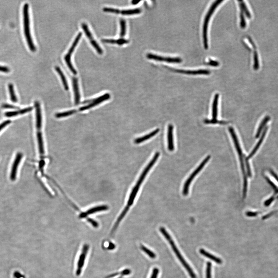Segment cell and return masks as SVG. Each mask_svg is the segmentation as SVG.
<instances>
[{
  "label": "cell",
  "mask_w": 278,
  "mask_h": 278,
  "mask_svg": "<svg viewBox=\"0 0 278 278\" xmlns=\"http://www.w3.org/2000/svg\"><path fill=\"white\" fill-rule=\"evenodd\" d=\"M160 154L158 152H157V153H155L154 156L153 157L152 159L151 160L149 164L145 168L141 175H140V178L138 180L135 185L132 189V192H131L129 197L128 203H127V206H128V207H130V206L133 204L135 199L136 195H137V193H138L139 190L140 189L143 182L145 180V177H146L147 175L148 174V173L150 171L151 169L152 168L153 165L155 164L156 162H157V160L159 158Z\"/></svg>",
  "instance_id": "1"
},
{
  "label": "cell",
  "mask_w": 278,
  "mask_h": 278,
  "mask_svg": "<svg viewBox=\"0 0 278 278\" xmlns=\"http://www.w3.org/2000/svg\"><path fill=\"white\" fill-rule=\"evenodd\" d=\"M159 230L161 233L164 236L165 238L167 240L168 243H169L170 245H171V247L172 248L175 254H176L177 257L178 258L179 261L181 262L182 265H183V266H184V267L185 268V269L188 271L191 278H197L195 274L193 272V269H192V268L190 267L189 265L188 264L186 261L184 259V258H183L182 256V255L181 253H180L178 249H177V247L176 245H175L174 240H172V238L171 237V236L168 233V232L166 231L164 227H162L160 228Z\"/></svg>",
  "instance_id": "2"
},
{
  "label": "cell",
  "mask_w": 278,
  "mask_h": 278,
  "mask_svg": "<svg viewBox=\"0 0 278 278\" xmlns=\"http://www.w3.org/2000/svg\"><path fill=\"white\" fill-rule=\"evenodd\" d=\"M29 8V6L28 4H24L23 7V25L24 35L25 36L26 40L30 50L31 51L35 52L36 51V48L34 43L30 32Z\"/></svg>",
  "instance_id": "3"
},
{
  "label": "cell",
  "mask_w": 278,
  "mask_h": 278,
  "mask_svg": "<svg viewBox=\"0 0 278 278\" xmlns=\"http://www.w3.org/2000/svg\"><path fill=\"white\" fill-rule=\"evenodd\" d=\"M223 2L222 0H217L215 1L212 4L211 7L209 9L208 11L206 14V17H205L204 20V24L203 26V40L204 47L205 49H207L208 48V38H207V30L208 27L209 21H210V18L214 13V11H215V9L218 7L219 4L222 2Z\"/></svg>",
  "instance_id": "4"
},
{
  "label": "cell",
  "mask_w": 278,
  "mask_h": 278,
  "mask_svg": "<svg viewBox=\"0 0 278 278\" xmlns=\"http://www.w3.org/2000/svg\"><path fill=\"white\" fill-rule=\"evenodd\" d=\"M82 32H79L78 34L76 36V38H75L74 41L73 43H72V45H71V48L69 49L68 53L65 55L64 58L65 62L66 64H67V66H68L69 69L70 71H71V72L75 75L77 74V72L76 70L75 69L72 63H71V55H72L73 53V52L74 51L76 45L78 44L79 40L81 39L82 36Z\"/></svg>",
  "instance_id": "5"
},
{
  "label": "cell",
  "mask_w": 278,
  "mask_h": 278,
  "mask_svg": "<svg viewBox=\"0 0 278 278\" xmlns=\"http://www.w3.org/2000/svg\"><path fill=\"white\" fill-rule=\"evenodd\" d=\"M210 155L206 157V158L202 161V163L200 164L199 167L193 171V174L190 176L186 180V181H185L183 190V194L184 196L188 195V193H189L190 185L192 182L193 181V179L195 177L196 175L198 174L199 173L203 168L206 163L210 160Z\"/></svg>",
  "instance_id": "6"
},
{
  "label": "cell",
  "mask_w": 278,
  "mask_h": 278,
  "mask_svg": "<svg viewBox=\"0 0 278 278\" xmlns=\"http://www.w3.org/2000/svg\"><path fill=\"white\" fill-rule=\"evenodd\" d=\"M146 58L148 59L158 61V62H163L168 63H179L182 62V60L179 57H166L157 55L156 54L148 53L146 55Z\"/></svg>",
  "instance_id": "7"
},
{
  "label": "cell",
  "mask_w": 278,
  "mask_h": 278,
  "mask_svg": "<svg viewBox=\"0 0 278 278\" xmlns=\"http://www.w3.org/2000/svg\"><path fill=\"white\" fill-rule=\"evenodd\" d=\"M82 28L84 31L85 35L89 40L91 44L94 48L97 53L100 55H102L103 54V51L100 45H99L96 41L93 38V34L90 30L88 25L85 23H83L81 24Z\"/></svg>",
  "instance_id": "8"
},
{
  "label": "cell",
  "mask_w": 278,
  "mask_h": 278,
  "mask_svg": "<svg viewBox=\"0 0 278 278\" xmlns=\"http://www.w3.org/2000/svg\"><path fill=\"white\" fill-rule=\"evenodd\" d=\"M103 11L104 12L111 13L115 14H120L123 15H136L141 13V10L140 8H135L129 9L126 10H120L119 9L113 8L105 7L103 8Z\"/></svg>",
  "instance_id": "9"
},
{
  "label": "cell",
  "mask_w": 278,
  "mask_h": 278,
  "mask_svg": "<svg viewBox=\"0 0 278 278\" xmlns=\"http://www.w3.org/2000/svg\"><path fill=\"white\" fill-rule=\"evenodd\" d=\"M89 249V246L88 244H85L83 246L81 253L79 256L78 261L77 268H76V276H79L81 274Z\"/></svg>",
  "instance_id": "10"
},
{
  "label": "cell",
  "mask_w": 278,
  "mask_h": 278,
  "mask_svg": "<svg viewBox=\"0 0 278 278\" xmlns=\"http://www.w3.org/2000/svg\"><path fill=\"white\" fill-rule=\"evenodd\" d=\"M229 131L230 133L231 136H232L234 143L235 144L236 151H237V153L238 154L239 159L240 161V165H241V168H243L245 167L243 158L245 155H243V154L242 151L241 150V147H240V144L239 143L238 139L237 136H236L233 128L232 127H229Z\"/></svg>",
  "instance_id": "11"
},
{
  "label": "cell",
  "mask_w": 278,
  "mask_h": 278,
  "mask_svg": "<svg viewBox=\"0 0 278 278\" xmlns=\"http://www.w3.org/2000/svg\"><path fill=\"white\" fill-rule=\"evenodd\" d=\"M110 97H111V96H110V93H105L103 95L97 97L96 99L93 100V102L89 104V105L80 108V109H79V111H82L89 110V109L92 108V107H94L95 106L99 104L102 103L104 101L110 99Z\"/></svg>",
  "instance_id": "12"
},
{
  "label": "cell",
  "mask_w": 278,
  "mask_h": 278,
  "mask_svg": "<svg viewBox=\"0 0 278 278\" xmlns=\"http://www.w3.org/2000/svg\"><path fill=\"white\" fill-rule=\"evenodd\" d=\"M23 156V154L21 153H18L16 154L12 167L10 174V179L12 181H14L16 179L18 167L21 161Z\"/></svg>",
  "instance_id": "13"
},
{
  "label": "cell",
  "mask_w": 278,
  "mask_h": 278,
  "mask_svg": "<svg viewBox=\"0 0 278 278\" xmlns=\"http://www.w3.org/2000/svg\"><path fill=\"white\" fill-rule=\"evenodd\" d=\"M109 206L106 205H101L96 206L89 209L87 211L81 213L79 215L80 218H84L88 217V215L94 214L95 213L99 212L106 211L109 210Z\"/></svg>",
  "instance_id": "14"
},
{
  "label": "cell",
  "mask_w": 278,
  "mask_h": 278,
  "mask_svg": "<svg viewBox=\"0 0 278 278\" xmlns=\"http://www.w3.org/2000/svg\"><path fill=\"white\" fill-rule=\"evenodd\" d=\"M37 138L38 143L39 152L41 160L40 163H45L44 160V154H45V149H44L43 140L42 133L41 131H38L37 132Z\"/></svg>",
  "instance_id": "15"
},
{
  "label": "cell",
  "mask_w": 278,
  "mask_h": 278,
  "mask_svg": "<svg viewBox=\"0 0 278 278\" xmlns=\"http://www.w3.org/2000/svg\"><path fill=\"white\" fill-rule=\"evenodd\" d=\"M36 128L38 131H41L42 125V117L41 106L39 102H35Z\"/></svg>",
  "instance_id": "16"
},
{
  "label": "cell",
  "mask_w": 278,
  "mask_h": 278,
  "mask_svg": "<svg viewBox=\"0 0 278 278\" xmlns=\"http://www.w3.org/2000/svg\"><path fill=\"white\" fill-rule=\"evenodd\" d=\"M173 132L174 126L171 124H169L168 128V148L171 152L174 150Z\"/></svg>",
  "instance_id": "17"
},
{
  "label": "cell",
  "mask_w": 278,
  "mask_h": 278,
  "mask_svg": "<svg viewBox=\"0 0 278 278\" xmlns=\"http://www.w3.org/2000/svg\"><path fill=\"white\" fill-rule=\"evenodd\" d=\"M72 83L73 89L74 94L75 104L78 105L80 102V99L78 79L76 77H73Z\"/></svg>",
  "instance_id": "18"
},
{
  "label": "cell",
  "mask_w": 278,
  "mask_h": 278,
  "mask_svg": "<svg viewBox=\"0 0 278 278\" xmlns=\"http://www.w3.org/2000/svg\"><path fill=\"white\" fill-rule=\"evenodd\" d=\"M174 71L179 73L186 74L188 75H208L210 74V71L207 70L200 69L196 71H190V70H184L181 69H175Z\"/></svg>",
  "instance_id": "19"
},
{
  "label": "cell",
  "mask_w": 278,
  "mask_h": 278,
  "mask_svg": "<svg viewBox=\"0 0 278 278\" xmlns=\"http://www.w3.org/2000/svg\"><path fill=\"white\" fill-rule=\"evenodd\" d=\"M102 42L106 43L111 44H116L118 45H124V44H128L129 42V40L126 39L125 38H118V39H103L101 40Z\"/></svg>",
  "instance_id": "20"
},
{
  "label": "cell",
  "mask_w": 278,
  "mask_h": 278,
  "mask_svg": "<svg viewBox=\"0 0 278 278\" xmlns=\"http://www.w3.org/2000/svg\"><path fill=\"white\" fill-rule=\"evenodd\" d=\"M160 131L159 129H155V130L153 131L152 132H151L150 133L144 136H142V137L138 138H136L134 140V143L135 144H139L141 143L144 142V141H146V140H149V139L152 138L155 136L156 135L158 134L159 132Z\"/></svg>",
  "instance_id": "21"
},
{
  "label": "cell",
  "mask_w": 278,
  "mask_h": 278,
  "mask_svg": "<svg viewBox=\"0 0 278 278\" xmlns=\"http://www.w3.org/2000/svg\"><path fill=\"white\" fill-rule=\"evenodd\" d=\"M267 127H266V128H265L264 130H263V133H262V136H261L260 138V139L259 141H258V142L257 143L256 145L254 147V149H253L252 151V152L250 153V154H249V156H248L247 157H246L247 159L248 160H249V159H250V158H251L254 155V154L256 153L257 151L258 150V149H259L260 146L261 144H262V142H263V140H264L265 136L266 135V133H267Z\"/></svg>",
  "instance_id": "22"
},
{
  "label": "cell",
  "mask_w": 278,
  "mask_h": 278,
  "mask_svg": "<svg viewBox=\"0 0 278 278\" xmlns=\"http://www.w3.org/2000/svg\"><path fill=\"white\" fill-rule=\"evenodd\" d=\"M199 252L201 254L203 255L204 256L207 257L211 260L214 261L215 263L218 264H221L222 263V260L220 258L210 254V253L206 252V250L203 249H200L199 250Z\"/></svg>",
  "instance_id": "23"
},
{
  "label": "cell",
  "mask_w": 278,
  "mask_h": 278,
  "mask_svg": "<svg viewBox=\"0 0 278 278\" xmlns=\"http://www.w3.org/2000/svg\"><path fill=\"white\" fill-rule=\"evenodd\" d=\"M219 95L216 93L214 96L212 106V119L215 120L217 119L218 113V103Z\"/></svg>",
  "instance_id": "24"
},
{
  "label": "cell",
  "mask_w": 278,
  "mask_h": 278,
  "mask_svg": "<svg viewBox=\"0 0 278 278\" xmlns=\"http://www.w3.org/2000/svg\"><path fill=\"white\" fill-rule=\"evenodd\" d=\"M54 69H55L57 72L58 73V75L60 76L64 89L66 90H68L69 89L68 84V82H67V79H66L65 76L63 71L61 69L60 67H58V66H56L54 67Z\"/></svg>",
  "instance_id": "25"
},
{
  "label": "cell",
  "mask_w": 278,
  "mask_h": 278,
  "mask_svg": "<svg viewBox=\"0 0 278 278\" xmlns=\"http://www.w3.org/2000/svg\"><path fill=\"white\" fill-rule=\"evenodd\" d=\"M129 207H130L127 206L125 207V208L124 209V210H123V211H122L121 214L119 215V218H118L116 222H115L114 227H113V229L111 231V234L113 233L114 232H115V231L116 230L120 222L123 219V218H124L126 214L128 213L129 210Z\"/></svg>",
  "instance_id": "26"
},
{
  "label": "cell",
  "mask_w": 278,
  "mask_h": 278,
  "mask_svg": "<svg viewBox=\"0 0 278 278\" xmlns=\"http://www.w3.org/2000/svg\"><path fill=\"white\" fill-rule=\"evenodd\" d=\"M9 93H10V99L13 102L16 103L18 102V98L14 91V85L11 83H10L8 86Z\"/></svg>",
  "instance_id": "27"
},
{
  "label": "cell",
  "mask_w": 278,
  "mask_h": 278,
  "mask_svg": "<svg viewBox=\"0 0 278 278\" xmlns=\"http://www.w3.org/2000/svg\"><path fill=\"white\" fill-rule=\"evenodd\" d=\"M120 38H124V36L126 35V21L124 19L121 18L120 19Z\"/></svg>",
  "instance_id": "28"
},
{
  "label": "cell",
  "mask_w": 278,
  "mask_h": 278,
  "mask_svg": "<svg viewBox=\"0 0 278 278\" xmlns=\"http://www.w3.org/2000/svg\"><path fill=\"white\" fill-rule=\"evenodd\" d=\"M270 117L267 116L265 117L264 119L262 120V121L261 122L260 125H259L258 130H257L256 135L255 137L256 138H258L259 137L262 129L264 128L265 125L267 124V122L270 120Z\"/></svg>",
  "instance_id": "29"
},
{
  "label": "cell",
  "mask_w": 278,
  "mask_h": 278,
  "mask_svg": "<svg viewBox=\"0 0 278 278\" xmlns=\"http://www.w3.org/2000/svg\"><path fill=\"white\" fill-rule=\"evenodd\" d=\"M238 2L240 6V10H241L245 14L248 18H251V14L249 9H248L246 4L244 2V1H238Z\"/></svg>",
  "instance_id": "30"
},
{
  "label": "cell",
  "mask_w": 278,
  "mask_h": 278,
  "mask_svg": "<svg viewBox=\"0 0 278 278\" xmlns=\"http://www.w3.org/2000/svg\"><path fill=\"white\" fill-rule=\"evenodd\" d=\"M76 110H70V111L63 112L58 113L56 114V117L58 118H63L66 117L70 116L75 114L76 112Z\"/></svg>",
  "instance_id": "31"
},
{
  "label": "cell",
  "mask_w": 278,
  "mask_h": 278,
  "mask_svg": "<svg viewBox=\"0 0 278 278\" xmlns=\"http://www.w3.org/2000/svg\"><path fill=\"white\" fill-rule=\"evenodd\" d=\"M204 123L206 124H221V125H225L228 124V122L223 121H219L217 119H205L204 120Z\"/></svg>",
  "instance_id": "32"
},
{
  "label": "cell",
  "mask_w": 278,
  "mask_h": 278,
  "mask_svg": "<svg viewBox=\"0 0 278 278\" xmlns=\"http://www.w3.org/2000/svg\"><path fill=\"white\" fill-rule=\"evenodd\" d=\"M141 249L143 252L147 254L150 258L154 259L156 257V255L155 253L151 251L150 249H148L146 246H144V245H141Z\"/></svg>",
  "instance_id": "33"
},
{
  "label": "cell",
  "mask_w": 278,
  "mask_h": 278,
  "mask_svg": "<svg viewBox=\"0 0 278 278\" xmlns=\"http://www.w3.org/2000/svg\"><path fill=\"white\" fill-rule=\"evenodd\" d=\"M254 62L253 68H254V70H257L259 68V64L258 53H257L256 51H255L254 52Z\"/></svg>",
  "instance_id": "34"
},
{
  "label": "cell",
  "mask_w": 278,
  "mask_h": 278,
  "mask_svg": "<svg viewBox=\"0 0 278 278\" xmlns=\"http://www.w3.org/2000/svg\"><path fill=\"white\" fill-rule=\"evenodd\" d=\"M240 11H241L240 14V27L242 28H245L246 26V20H245L243 12L241 10H240Z\"/></svg>",
  "instance_id": "35"
},
{
  "label": "cell",
  "mask_w": 278,
  "mask_h": 278,
  "mask_svg": "<svg viewBox=\"0 0 278 278\" xmlns=\"http://www.w3.org/2000/svg\"><path fill=\"white\" fill-rule=\"evenodd\" d=\"M20 113L19 110V111L7 112H6L5 113V116L8 118L13 117L20 115Z\"/></svg>",
  "instance_id": "36"
},
{
  "label": "cell",
  "mask_w": 278,
  "mask_h": 278,
  "mask_svg": "<svg viewBox=\"0 0 278 278\" xmlns=\"http://www.w3.org/2000/svg\"><path fill=\"white\" fill-rule=\"evenodd\" d=\"M211 263L210 262H208L207 263V267H206V278H211Z\"/></svg>",
  "instance_id": "37"
},
{
  "label": "cell",
  "mask_w": 278,
  "mask_h": 278,
  "mask_svg": "<svg viewBox=\"0 0 278 278\" xmlns=\"http://www.w3.org/2000/svg\"><path fill=\"white\" fill-rule=\"evenodd\" d=\"M245 164H246V166L247 169V175L249 177H252V172L251 171V168L250 167V165L249 164V160L247 159L246 157L245 156Z\"/></svg>",
  "instance_id": "38"
},
{
  "label": "cell",
  "mask_w": 278,
  "mask_h": 278,
  "mask_svg": "<svg viewBox=\"0 0 278 278\" xmlns=\"http://www.w3.org/2000/svg\"><path fill=\"white\" fill-rule=\"evenodd\" d=\"M265 179L268 183L272 187L273 189L274 190L275 192L276 193H278V189L277 188V187L276 186V185H275V184H274L272 181H271V180L268 178L267 177H265Z\"/></svg>",
  "instance_id": "39"
},
{
  "label": "cell",
  "mask_w": 278,
  "mask_h": 278,
  "mask_svg": "<svg viewBox=\"0 0 278 278\" xmlns=\"http://www.w3.org/2000/svg\"><path fill=\"white\" fill-rule=\"evenodd\" d=\"M11 123V120H7L1 123V124H0V132H1L3 129L5 127H6V126L10 124Z\"/></svg>",
  "instance_id": "40"
},
{
  "label": "cell",
  "mask_w": 278,
  "mask_h": 278,
  "mask_svg": "<svg viewBox=\"0 0 278 278\" xmlns=\"http://www.w3.org/2000/svg\"><path fill=\"white\" fill-rule=\"evenodd\" d=\"M2 107L4 109H13V110L18 108V107H16V106L8 104H3L2 105Z\"/></svg>",
  "instance_id": "41"
},
{
  "label": "cell",
  "mask_w": 278,
  "mask_h": 278,
  "mask_svg": "<svg viewBox=\"0 0 278 278\" xmlns=\"http://www.w3.org/2000/svg\"><path fill=\"white\" fill-rule=\"evenodd\" d=\"M159 274V270L157 268L153 269L150 278H157Z\"/></svg>",
  "instance_id": "42"
},
{
  "label": "cell",
  "mask_w": 278,
  "mask_h": 278,
  "mask_svg": "<svg viewBox=\"0 0 278 278\" xmlns=\"http://www.w3.org/2000/svg\"><path fill=\"white\" fill-rule=\"evenodd\" d=\"M207 64L213 67H217L219 66V63L217 61L212 60L210 59Z\"/></svg>",
  "instance_id": "43"
},
{
  "label": "cell",
  "mask_w": 278,
  "mask_h": 278,
  "mask_svg": "<svg viewBox=\"0 0 278 278\" xmlns=\"http://www.w3.org/2000/svg\"><path fill=\"white\" fill-rule=\"evenodd\" d=\"M274 199L275 197H274V196H272V197H271V198L267 200V201H265L264 202L265 206H266V207L269 206L273 202Z\"/></svg>",
  "instance_id": "44"
},
{
  "label": "cell",
  "mask_w": 278,
  "mask_h": 278,
  "mask_svg": "<svg viewBox=\"0 0 278 278\" xmlns=\"http://www.w3.org/2000/svg\"><path fill=\"white\" fill-rule=\"evenodd\" d=\"M258 214V213L255 212L248 211L246 213V216L249 217H254L257 216Z\"/></svg>",
  "instance_id": "45"
},
{
  "label": "cell",
  "mask_w": 278,
  "mask_h": 278,
  "mask_svg": "<svg viewBox=\"0 0 278 278\" xmlns=\"http://www.w3.org/2000/svg\"><path fill=\"white\" fill-rule=\"evenodd\" d=\"M88 221L89 222V223H90L91 224L93 225V227L94 228H98L99 227V223H97L96 221L93 220V219H88Z\"/></svg>",
  "instance_id": "46"
},
{
  "label": "cell",
  "mask_w": 278,
  "mask_h": 278,
  "mask_svg": "<svg viewBox=\"0 0 278 278\" xmlns=\"http://www.w3.org/2000/svg\"><path fill=\"white\" fill-rule=\"evenodd\" d=\"M10 71L9 67L6 66H0V71L4 73H8Z\"/></svg>",
  "instance_id": "47"
},
{
  "label": "cell",
  "mask_w": 278,
  "mask_h": 278,
  "mask_svg": "<svg viewBox=\"0 0 278 278\" xmlns=\"http://www.w3.org/2000/svg\"><path fill=\"white\" fill-rule=\"evenodd\" d=\"M278 213V210H276V211H274L271 212L267 214L265 216L263 217V218H262V219H267L269 218H270V217L272 216V215H274L275 214L277 213Z\"/></svg>",
  "instance_id": "48"
},
{
  "label": "cell",
  "mask_w": 278,
  "mask_h": 278,
  "mask_svg": "<svg viewBox=\"0 0 278 278\" xmlns=\"http://www.w3.org/2000/svg\"><path fill=\"white\" fill-rule=\"evenodd\" d=\"M270 173L271 174L274 178L275 180H277L278 182V176L272 170H270Z\"/></svg>",
  "instance_id": "49"
},
{
  "label": "cell",
  "mask_w": 278,
  "mask_h": 278,
  "mask_svg": "<svg viewBox=\"0 0 278 278\" xmlns=\"http://www.w3.org/2000/svg\"><path fill=\"white\" fill-rule=\"evenodd\" d=\"M14 276L15 278H21L22 277V275L20 273L16 271L14 273Z\"/></svg>",
  "instance_id": "50"
},
{
  "label": "cell",
  "mask_w": 278,
  "mask_h": 278,
  "mask_svg": "<svg viewBox=\"0 0 278 278\" xmlns=\"http://www.w3.org/2000/svg\"><path fill=\"white\" fill-rule=\"evenodd\" d=\"M115 248V245H114V244H113V243H110V245H109V249L110 250H112V249H114Z\"/></svg>",
  "instance_id": "51"
},
{
  "label": "cell",
  "mask_w": 278,
  "mask_h": 278,
  "mask_svg": "<svg viewBox=\"0 0 278 278\" xmlns=\"http://www.w3.org/2000/svg\"><path fill=\"white\" fill-rule=\"evenodd\" d=\"M140 2V1H136V0H133L132 1V5H136L138 4L139 3V2Z\"/></svg>",
  "instance_id": "52"
},
{
  "label": "cell",
  "mask_w": 278,
  "mask_h": 278,
  "mask_svg": "<svg viewBox=\"0 0 278 278\" xmlns=\"http://www.w3.org/2000/svg\"><path fill=\"white\" fill-rule=\"evenodd\" d=\"M277 198H278V197H277Z\"/></svg>",
  "instance_id": "53"
}]
</instances>
